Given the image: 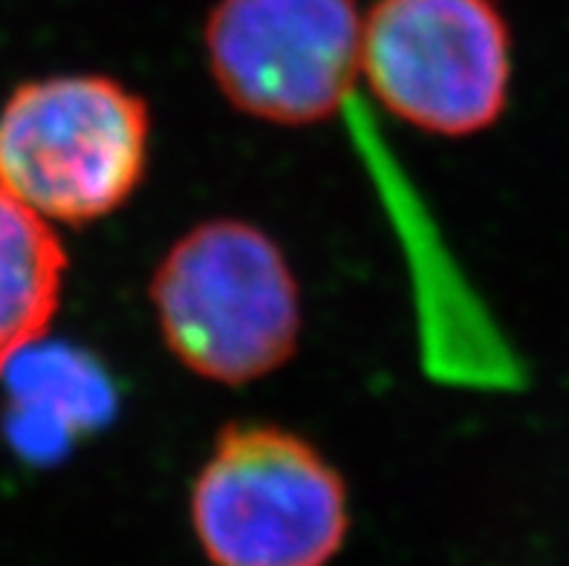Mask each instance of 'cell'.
Instances as JSON below:
<instances>
[{"mask_svg": "<svg viewBox=\"0 0 569 566\" xmlns=\"http://www.w3.org/2000/svg\"><path fill=\"white\" fill-rule=\"evenodd\" d=\"M515 43L495 0H376L361 79L388 113L433 137H477L512 93Z\"/></svg>", "mask_w": 569, "mask_h": 566, "instance_id": "cell-4", "label": "cell"}, {"mask_svg": "<svg viewBox=\"0 0 569 566\" xmlns=\"http://www.w3.org/2000/svg\"><path fill=\"white\" fill-rule=\"evenodd\" d=\"M159 336L186 370L249 385L292 359L301 289L287 255L254 222L214 217L177 237L151 278Z\"/></svg>", "mask_w": 569, "mask_h": 566, "instance_id": "cell-1", "label": "cell"}, {"mask_svg": "<svg viewBox=\"0 0 569 566\" xmlns=\"http://www.w3.org/2000/svg\"><path fill=\"white\" fill-rule=\"evenodd\" d=\"M70 258L56 226L0 186V379L56 321Z\"/></svg>", "mask_w": 569, "mask_h": 566, "instance_id": "cell-6", "label": "cell"}, {"mask_svg": "<svg viewBox=\"0 0 569 566\" xmlns=\"http://www.w3.org/2000/svg\"><path fill=\"white\" fill-rule=\"evenodd\" d=\"M151 110L122 81L67 72L18 85L0 108V186L52 226H90L139 191Z\"/></svg>", "mask_w": 569, "mask_h": 566, "instance_id": "cell-2", "label": "cell"}, {"mask_svg": "<svg viewBox=\"0 0 569 566\" xmlns=\"http://www.w3.org/2000/svg\"><path fill=\"white\" fill-rule=\"evenodd\" d=\"M191 526L211 566H327L350 532V497L310 439L231 423L197 471Z\"/></svg>", "mask_w": 569, "mask_h": 566, "instance_id": "cell-3", "label": "cell"}, {"mask_svg": "<svg viewBox=\"0 0 569 566\" xmlns=\"http://www.w3.org/2000/svg\"><path fill=\"white\" fill-rule=\"evenodd\" d=\"M356 0H217L206 61L223 99L281 128L321 125L361 79Z\"/></svg>", "mask_w": 569, "mask_h": 566, "instance_id": "cell-5", "label": "cell"}]
</instances>
